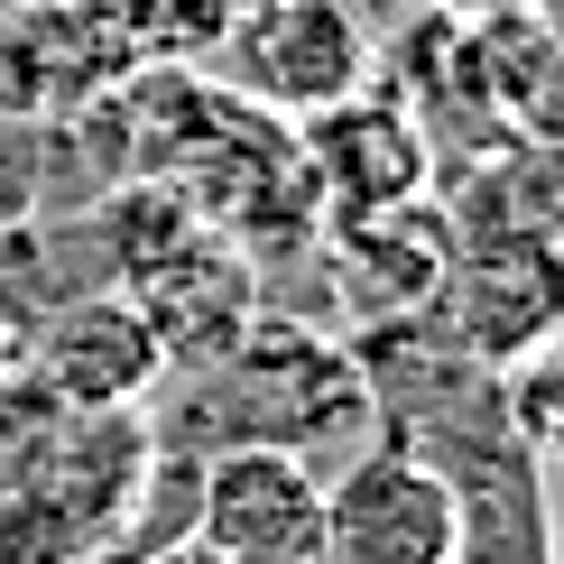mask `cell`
Listing matches in <instances>:
<instances>
[{"instance_id":"cell-1","label":"cell","mask_w":564,"mask_h":564,"mask_svg":"<svg viewBox=\"0 0 564 564\" xmlns=\"http://www.w3.org/2000/svg\"><path fill=\"white\" fill-rule=\"evenodd\" d=\"M195 380L204 389H195V408H185V426H204L214 444H288V454H315L324 435H361L370 408H380L370 370L351 361L343 343H324L315 324H296V315H269V305L214 370H195Z\"/></svg>"},{"instance_id":"cell-7","label":"cell","mask_w":564,"mask_h":564,"mask_svg":"<svg viewBox=\"0 0 564 564\" xmlns=\"http://www.w3.org/2000/svg\"><path fill=\"white\" fill-rule=\"evenodd\" d=\"M29 380L75 416H111V408H149L167 380L149 315L130 305V288H75L37 315L29 334Z\"/></svg>"},{"instance_id":"cell-15","label":"cell","mask_w":564,"mask_h":564,"mask_svg":"<svg viewBox=\"0 0 564 564\" xmlns=\"http://www.w3.org/2000/svg\"><path fill=\"white\" fill-rule=\"evenodd\" d=\"M0 564H93V546L46 490H0Z\"/></svg>"},{"instance_id":"cell-6","label":"cell","mask_w":564,"mask_h":564,"mask_svg":"<svg viewBox=\"0 0 564 564\" xmlns=\"http://www.w3.org/2000/svg\"><path fill=\"white\" fill-rule=\"evenodd\" d=\"M296 149H305V176H315V204L324 223L343 214H389V204H416L435 185V130L408 111V93L370 75L361 93L305 111L296 121Z\"/></svg>"},{"instance_id":"cell-16","label":"cell","mask_w":564,"mask_h":564,"mask_svg":"<svg viewBox=\"0 0 564 564\" xmlns=\"http://www.w3.org/2000/svg\"><path fill=\"white\" fill-rule=\"evenodd\" d=\"M121 564H231V555H214L204 536H167V546H139V555H121Z\"/></svg>"},{"instance_id":"cell-9","label":"cell","mask_w":564,"mask_h":564,"mask_svg":"<svg viewBox=\"0 0 564 564\" xmlns=\"http://www.w3.org/2000/svg\"><path fill=\"white\" fill-rule=\"evenodd\" d=\"M324 241V269L351 315H398L416 324L426 296L444 288V260H454V231H444V204H389V214H343L315 231Z\"/></svg>"},{"instance_id":"cell-12","label":"cell","mask_w":564,"mask_h":564,"mask_svg":"<svg viewBox=\"0 0 564 564\" xmlns=\"http://www.w3.org/2000/svg\"><path fill=\"white\" fill-rule=\"evenodd\" d=\"M111 19V37L130 46V65H204L223 46L231 0H93Z\"/></svg>"},{"instance_id":"cell-3","label":"cell","mask_w":564,"mask_h":564,"mask_svg":"<svg viewBox=\"0 0 564 564\" xmlns=\"http://www.w3.org/2000/svg\"><path fill=\"white\" fill-rule=\"evenodd\" d=\"M416 324L481 380L546 361L564 343V241H463Z\"/></svg>"},{"instance_id":"cell-13","label":"cell","mask_w":564,"mask_h":564,"mask_svg":"<svg viewBox=\"0 0 564 564\" xmlns=\"http://www.w3.org/2000/svg\"><path fill=\"white\" fill-rule=\"evenodd\" d=\"M65 416H75V408H56L29 370H0V490H37L46 454H56V435H65Z\"/></svg>"},{"instance_id":"cell-2","label":"cell","mask_w":564,"mask_h":564,"mask_svg":"<svg viewBox=\"0 0 564 564\" xmlns=\"http://www.w3.org/2000/svg\"><path fill=\"white\" fill-rule=\"evenodd\" d=\"M204 75L250 111L305 121V111L343 102L380 75V37H370L361 0H231Z\"/></svg>"},{"instance_id":"cell-11","label":"cell","mask_w":564,"mask_h":564,"mask_svg":"<svg viewBox=\"0 0 564 564\" xmlns=\"http://www.w3.org/2000/svg\"><path fill=\"white\" fill-rule=\"evenodd\" d=\"M84 231H93V250H102V269H111V288H130V278H149L158 260H167L176 241H195L204 214H195V195H185L176 176H121V185H102V195L84 204Z\"/></svg>"},{"instance_id":"cell-10","label":"cell","mask_w":564,"mask_h":564,"mask_svg":"<svg viewBox=\"0 0 564 564\" xmlns=\"http://www.w3.org/2000/svg\"><path fill=\"white\" fill-rule=\"evenodd\" d=\"M444 231H454V250L463 241H564V149H536V139L481 149V167L444 204Z\"/></svg>"},{"instance_id":"cell-8","label":"cell","mask_w":564,"mask_h":564,"mask_svg":"<svg viewBox=\"0 0 564 564\" xmlns=\"http://www.w3.org/2000/svg\"><path fill=\"white\" fill-rule=\"evenodd\" d=\"M130 305L149 315L167 370H214L223 351L260 324V260H250L231 231L204 223L195 241H176L149 278H130Z\"/></svg>"},{"instance_id":"cell-17","label":"cell","mask_w":564,"mask_h":564,"mask_svg":"<svg viewBox=\"0 0 564 564\" xmlns=\"http://www.w3.org/2000/svg\"><path fill=\"white\" fill-rule=\"evenodd\" d=\"M389 10H408V19H416V10H454V0H389Z\"/></svg>"},{"instance_id":"cell-5","label":"cell","mask_w":564,"mask_h":564,"mask_svg":"<svg viewBox=\"0 0 564 564\" xmlns=\"http://www.w3.org/2000/svg\"><path fill=\"white\" fill-rule=\"evenodd\" d=\"M185 536H204L231 564H324L315 463L288 454V444H204Z\"/></svg>"},{"instance_id":"cell-14","label":"cell","mask_w":564,"mask_h":564,"mask_svg":"<svg viewBox=\"0 0 564 564\" xmlns=\"http://www.w3.org/2000/svg\"><path fill=\"white\" fill-rule=\"evenodd\" d=\"M56 185V121H10L0 111V231H29Z\"/></svg>"},{"instance_id":"cell-4","label":"cell","mask_w":564,"mask_h":564,"mask_svg":"<svg viewBox=\"0 0 564 564\" xmlns=\"http://www.w3.org/2000/svg\"><path fill=\"white\" fill-rule=\"evenodd\" d=\"M324 564H463V500L416 444H370L324 481Z\"/></svg>"}]
</instances>
